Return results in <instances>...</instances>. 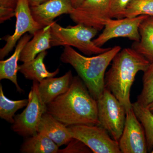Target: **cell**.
Listing matches in <instances>:
<instances>
[{
    "instance_id": "cell-1",
    "label": "cell",
    "mask_w": 153,
    "mask_h": 153,
    "mask_svg": "<svg viewBox=\"0 0 153 153\" xmlns=\"http://www.w3.org/2000/svg\"><path fill=\"white\" fill-rule=\"evenodd\" d=\"M47 112L67 127L100 125L97 101L78 75L73 77L66 92L47 105Z\"/></svg>"
},
{
    "instance_id": "cell-2",
    "label": "cell",
    "mask_w": 153,
    "mask_h": 153,
    "mask_svg": "<svg viewBox=\"0 0 153 153\" xmlns=\"http://www.w3.org/2000/svg\"><path fill=\"white\" fill-rule=\"evenodd\" d=\"M150 62L132 48L121 49L113 58L111 66L105 73V88L125 108H132L130 91L137 73L144 71Z\"/></svg>"
},
{
    "instance_id": "cell-3",
    "label": "cell",
    "mask_w": 153,
    "mask_h": 153,
    "mask_svg": "<svg viewBox=\"0 0 153 153\" xmlns=\"http://www.w3.org/2000/svg\"><path fill=\"white\" fill-rule=\"evenodd\" d=\"M121 50L120 46H115L106 52L90 57L81 55L72 47L65 46L60 59L75 69L89 93L97 100L105 88L107 68Z\"/></svg>"
},
{
    "instance_id": "cell-4",
    "label": "cell",
    "mask_w": 153,
    "mask_h": 153,
    "mask_svg": "<svg viewBox=\"0 0 153 153\" xmlns=\"http://www.w3.org/2000/svg\"><path fill=\"white\" fill-rule=\"evenodd\" d=\"M50 26L52 47H74L87 55H98L110 49L111 47L102 48L94 44L92 39L99 31L94 28L80 24L63 27L55 22Z\"/></svg>"
},
{
    "instance_id": "cell-5",
    "label": "cell",
    "mask_w": 153,
    "mask_h": 153,
    "mask_svg": "<svg viewBox=\"0 0 153 153\" xmlns=\"http://www.w3.org/2000/svg\"><path fill=\"white\" fill-rule=\"evenodd\" d=\"M97 101L100 125L107 131L113 139L118 142L125 124V108L105 88Z\"/></svg>"
},
{
    "instance_id": "cell-6",
    "label": "cell",
    "mask_w": 153,
    "mask_h": 153,
    "mask_svg": "<svg viewBox=\"0 0 153 153\" xmlns=\"http://www.w3.org/2000/svg\"><path fill=\"white\" fill-rule=\"evenodd\" d=\"M38 84L39 82L33 81L26 108L14 117L12 129L21 136L29 137L37 133L42 116L47 111V105L39 93Z\"/></svg>"
},
{
    "instance_id": "cell-7",
    "label": "cell",
    "mask_w": 153,
    "mask_h": 153,
    "mask_svg": "<svg viewBox=\"0 0 153 153\" xmlns=\"http://www.w3.org/2000/svg\"><path fill=\"white\" fill-rule=\"evenodd\" d=\"M71 136L82 141L94 153H122L118 142L100 125L69 126Z\"/></svg>"
},
{
    "instance_id": "cell-8",
    "label": "cell",
    "mask_w": 153,
    "mask_h": 153,
    "mask_svg": "<svg viewBox=\"0 0 153 153\" xmlns=\"http://www.w3.org/2000/svg\"><path fill=\"white\" fill-rule=\"evenodd\" d=\"M69 16L76 24H82L100 31L111 19L109 0H84Z\"/></svg>"
},
{
    "instance_id": "cell-9",
    "label": "cell",
    "mask_w": 153,
    "mask_h": 153,
    "mask_svg": "<svg viewBox=\"0 0 153 153\" xmlns=\"http://www.w3.org/2000/svg\"><path fill=\"white\" fill-rule=\"evenodd\" d=\"M149 16L142 15L134 18L110 19L105 25L102 33L93 40L97 47H102L111 39L119 37L128 38L134 42L140 39L139 27L142 22Z\"/></svg>"
},
{
    "instance_id": "cell-10",
    "label": "cell",
    "mask_w": 153,
    "mask_h": 153,
    "mask_svg": "<svg viewBox=\"0 0 153 153\" xmlns=\"http://www.w3.org/2000/svg\"><path fill=\"white\" fill-rule=\"evenodd\" d=\"M16 18L15 32L12 36H5L6 44L0 49V59L2 60L16 46L17 42L26 33L33 35L43 27L33 19L28 0H18L15 9Z\"/></svg>"
},
{
    "instance_id": "cell-11",
    "label": "cell",
    "mask_w": 153,
    "mask_h": 153,
    "mask_svg": "<svg viewBox=\"0 0 153 153\" xmlns=\"http://www.w3.org/2000/svg\"><path fill=\"white\" fill-rule=\"evenodd\" d=\"M118 143L122 153L148 152L144 129L133 108L126 111L125 124Z\"/></svg>"
},
{
    "instance_id": "cell-12",
    "label": "cell",
    "mask_w": 153,
    "mask_h": 153,
    "mask_svg": "<svg viewBox=\"0 0 153 153\" xmlns=\"http://www.w3.org/2000/svg\"><path fill=\"white\" fill-rule=\"evenodd\" d=\"M74 9L70 0H47L30 7L33 19L43 28L51 25L57 17L63 14L69 15Z\"/></svg>"
},
{
    "instance_id": "cell-13",
    "label": "cell",
    "mask_w": 153,
    "mask_h": 153,
    "mask_svg": "<svg viewBox=\"0 0 153 153\" xmlns=\"http://www.w3.org/2000/svg\"><path fill=\"white\" fill-rule=\"evenodd\" d=\"M74 76L71 70L59 77H48L39 82L38 89L42 101L46 105L69 89Z\"/></svg>"
},
{
    "instance_id": "cell-14",
    "label": "cell",
    "mask_w": 153,
    "mask_h": 153,
    "mask_svg": "<svg viewBox=\"0 0 153 153\" xmlns=\"http://www.w3.org/2000/svg\"><path fill=\"white\" fill-rule=\"evenodd\" d=\"M38 132L47 136L59 147L68 144L73 138L68 127L47 111L42 116Z\"/></svg>"
},
{
    "instance_id": "cell-15",
    "label": "cell",
    "mask_w": 153,
    "mask_h": 153,
    "mask_svg": "<svg viewBox=\"0 0 153 153\" xmlns=\"http://www.w3.org/2000/svg\"><path fill=\"white\" fill-rule=\"evenodd\" d=\"M31 38V35L25 34L18 41L13 55L7 60L0 61V79L10 80L15 84L17 90L20 93L23 92V90L19 86L17 81V73L19 70L18 61L20 60L22 50Z\"/></svg>"
},
{
    "instance_id": "cell-16",
    "label": "cell",
    "mask_w": 153,
    "mask_h": 153,
    "mask_svg": "<svg viewBox=\"0 0 153 153\" xmlns=\"http://www.w3.org/2000/svg\"><path fill=\"white\" fill-rule=\"evenodd\" d=\"M33 36L21 52L20 61L23 63L33 60L38 54L52 47L50 25L36 31Z\"/></svg>"
},
{
    "instance_id": "cell-17",
    "label": "cell",
    "mask_w": 153,
    "mask_h": 153,
    "mask_svg": "<svg viewBox=\"0 0 153 153\" xmlns=\"http://www.w3.org/2000/svg\"><path fill=\"white\" fill-rule=\"evenodd\" d=\"M47 54V51H44L33 60L23 63L19 66V71L26 79L39 82L45 78L54 77L58 74L60 69L57 68L53 72L47 70L44 63V58Z\"/></svg>"
},
{
    "instance_id": "cell-18",
    "label": "cell",
    "mask_w": 153,
    "mask_h": 153,
    "mask_svg": "<svg viewBox=\"0 0 153 153\" xmlns=\"http://www.w3.org/2000/svg\"><path fill=\"white\" fill-rule=\"evenodd\" d=\"M140 39L134 42L132 48L147 59L150 62L153 60V17L145 19L139 27Z\"/></svg>"
},
{
    "instance_id": "cell-19",
    "label": "cell",
    "mask_w": 153,
    "mask_h": 153,
    "mask_svg": "<svg viewBox=\"0 0 153 153\" xmlns=\"http://www.w3.org/2000/svg\"><path fill=\"white\" fill-rule=\"evenodd\" d=\"M59 147L47 136L37 132L28 137L22 144L21 151L25 153H57Z\"/></svg>"
},
{
    "instance_id": "cell-20",
    "label": "cell",
    "mask_w": 153,
    "mask_h": 153,
    "mask_svg": "<svg viewBox=\"0 0 153 153\" xmlns=\"http://www.w3.org/2000/svg\"><path fill=\"white\" fill-rule=\"evenodd\" d=\"M132 108L137 117L144 129L148 152H151L153 148V114L147 107L137 102L132 103Z\"/></svg>"
},
{
    "instance_id": "cell-21",
    "label": "cell",
    "mask_w": 153,
    "mask_h": 153,
    "mask_svg": "<svg viewBox=\"0 0 153 153\" xmlns=\"http://www.w3.org/2000/svg\"><path fill=\"white\" fill-rule=\"evenodd\" d=\"M28 99L13 100L7 98L4 94L3 86L0 85V117L13 124L15 121V114L19 110L26 106Z\"/></svg>"
},
{
    "instance_id": "cell-22",
    "label": "cell",
    "mask_w": 153,
    "mask_h": 153,
    "mask_svg": "<svg viewBox=\"0 0 153 153\" xmlns=\"http://www.w3.org/2000/svg\"><path fill=\"white\" fill-rule=\"evenodd\" d=\"M153 101V60L144 71L143 77V88L138 96L137 102L147 107Z\"/></svg>"
},
{
    "instance_id": "cell-23",
    "label": "cell",
    "mask_w": 153,
    "mask_h": 153,
    "mask_svg": "<svg viewBox=\"0 0 153 153\" xmlns=\"http://www.w3.org/2000/svg\"><path fill=\"white\" fill-rule=\"evenodd\" d=\"M142 15L153 17V0H131L123 17L132 18Z\"/></svg>"
},
{
    "instance_id": "cell-24",
    "label": "cell",
    "mask_w": 153,
    "mask_h": 153,
    "mask_svg": "<svg viewBox=\"0 0 153 153\" xmlns=\"http://www.w3.org/2000/svg\"><path fill=\"white\" fill-rule=\"evenodd\" d=\"M67 146L62 149H59L58 153H90L92 152L91 149L77 139L72 138L67 144Z\"/></svg>"
},
{
    "instance_id": "cell-25",
    "label": "cell",
    "mask_w": 153,
    "mask_h": 153,
    "mask_svg": "<svg viewBox=\"0 0 153 153\" xmlns=\"http://www.w3.org/2000/svg\"><path fill=\"white\" fill-rule=\"evenodd\" d=\"M131 0H109L110 13L111 19L124 18L126 8Z\"/></svg>"
},
{
    "instance_id": "cell-26",
    "label": "cell",
    "mask_w": 153,
    "mask_h": 153,
    "mask_svg": "<svg viewBox=\"0 0 153 153\" xmlns=\"http://www.w3.org/2000/svg\"><path fill=\"white\" fill-rule=\"evenodd\" d=\"M16 16L15 10L9 8L0 7V23L8 20L11 18Z\"/></svg>"
},
{
    "instance_id": "cell-27",
    "label": "cell",
    "mask_w": 153,
    "mask_h": 153,
    "mask_svg": "<svg viewBox=\"0 0 153 153\" xmlns=\"http://www.w3.org/2000/svg\"><path fill=\"white\" fill-rule=\"evenodd\" d=\"M18 0H0V7L9 8L15 10Z\"/></svg>"
},
{
    "instance_id": "cell-28",
    "label": "cell",
    "mask_w": 153,
    "mask_h": 153,
    "mask_svg": "<svg viewBox=\"0 0 153 153\" xmlns=\"http://www.w3.org/2000/svg\"><path fill=\"white\" fill-rule=\"evenodd\" d=\"M30 7L38 5L47 0H28Z\"/></svg>"
},
{
    "instance_id": "cell-29",
    "label": "cell",
    "mask_w": 153,
    "mask_h": 153,
    "mask_svg": "<svg viewBox=\"0 0 153 153\" xmlns=\"http://www.w3.org/2000/svg\"><path fill=\"white\" fill-rule=\"evenodd\" d=\"M74 8H76L80 6L84 0H70Z\"/></svg>"
},
{
    "instance_id": "cell-30",
    "label": "cell",
    "mask_w": 153,
    "mask_h": 153,
    "mask_svg": "<svg viewBox=\"0 0 153 153\" xmlns=\"http://www.w3.org/2000/svg\"><path fill=\"white\" fill-rule=\"evenodd\" d=\"M147 107L148 108V109L153 114V101L151 103H150V104L147 106Z\"/></svg>"
},
{
    "instance_id": "cell-31",
    "label": "cell",
    "mask_w": 153,
    "mask_h": 153,
    "mask_svg": "<svg viewBox=\"0 0 153 153\" xmlns=\"http://www.w3.org/2000/svg\"><path fill=\"white\" fill-rule=\"evenodd\" d=\"M151 153H153V148L152 150V152H151Z\"/></svg>"
}]
</instances>
